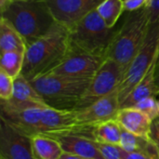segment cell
<instances>
[{
  "label": "cell",
  "instance_id": "obj_1",
  "mask_svg": "<svg viewBox=\"0 0 159 159\" xmlns=\"http://www.w3.org/2000/svg\"><path fill=\"white\" fill-rule=\"evenodd\" d=\"M69 52L68 29L56 22L48 34L26 48L21 75L31 81L48 74Z\"/></svg>",
  "mask_w": 159,
  "mask_h": 159
},
{
  "label": "cell",
  "instance_id": "obj_2",
  "mask_svg": "<svg viewBox=\"0 0 159 159\" xmlns=\"http://www.w3.org/2000/svg\"><path fill=\"white\" fill-rule=\"evenodd\" d=\"M1 12V19L13 27L26 46L44 36L56 23L43 0L11 2Z\"/></svg>",
  "mask_w": 159,
  "mask_h": 159
},
{
  "label": "cell",
  "instance_id": "obj_3",
  "mask_svg": "<svg viewBox=\"0 0 159 159\" xmlns=\"http://www.w3.org/2000/svg\"><path fill=\"white\" fill-rule=\"evenodd\" d=\"M151 26L146 7L129 12L117 29L106 58L114 60L125 71L143 46Z\"/></svg>",
  "mask_w": 159,
  "mask_h": 159
},
{
  "label": "cell",
  "instance_id": "obj_4",
  "mask_svg": "<svg viewBox=\"0 0 159 159\" xmlns=\"http://www.w3.org/2000/svg\"><path fill=\"white\" fill-rule=\"evenodd\" d=\"M116 31L108 27L95 9L68 29L70 50L106 59Z\"/></svg>",
  "mask_w": 159,
  "mask_h": 159
},
{
  "label": "cell",
  "instance_id": "obj_5",
  "mask_svg": "<svg viewBox=\"0 0 159 159\" xmlns=\"http://www.w3.org/2000/svg\"><path fill=\"white\" fill-rule=\"evenodd\" d=\"M90 80L49 73L30 82L48 106L61 110H75Z\"/></svg>",
  "mask_w": 159,
  "mask_h": 159
},
{
  "label": "cell",
  "instance_id": "obj_6",
  "mask_svg": "<svg viewBox=\"0 0 159 159\" xmlns=\"http://www.w3.org/2000/svg\"><path fill=\"white\" fill-rule=\"evenodd\" d=\"M159 56V21L151 23L147 37L139 53L128 67L117 89L120 103L146 75Z\"/></svg>",
  "mask_w": 159,
  "mask_h": 159
},
{
  "label": "cell",
  "instance_id": "obj_7",
  "mask_svg": "<svg viewBox=\"0 0 159 159\" xmlns=\"http://www.w3.org/2000/svg\"><path fill=\"white\" fill-rule=\"evenodd\" d=\"M124 75V69L117 62L106 58L91 78L75 111L87 108L97 101L116 91L123 80Z\"/></svg>",
  "mask_w": 159,
  "mask_h": 159
},
{
  "label": "cell",
  "instance_id": "obj_8",
  "mask_svg": "<svg viewBox=\"0 0 159 159\" xmlns=\"http://www.w3.org/2000/svg\"><path fill=\"white\" fill-rule=\"evenodd\" d=\"M45 106L30 102L1 101L0 117L15 129L32 137L41 133V113Z\"/></svg>",
  "mask_w": 159,
  "mask_h": 159
},
{
  "label": "cell",
  "instance_id": "obj_9",
  "mask_svg": "<svg viewBox=\"0 0 159 159\" xmlns=\"http://www.w3.org/2000/svg\"><path fill=\"white\" fill-rule=\"evenodd\" d=\"M55 21L67 29L72 28L104 0H43Z\"/></svg>",
  "mask_w": 159,
  "mask_h": 159
},
{
  "label": "cell",
  "instance_id": "obj_10",
  "mask_svg": "<svg viewBox=\"0 0 159 159\" xmlns=\"http://www.w3.org/2000/svg\"><path fill=\"white\" fill-rule=\"evenodd\" d=\"M104 60L102 57L70 50L63 61L50 73L78 79H91Z\"/></svg>",
  "mask_w": 159,
  "mask_h": 159
},
{
  "label": "cell",
  "instance_id": "obj_11",
  "mask_svg": "<svg viewBox=\"0 0 159 159\" xmlns=\"http://www.w3.org/2000/svg\"><path fill=\"white\" fill-rule=\"evenodd\" d=\"M0 158L34 159L31 137L15 129L3 119L0 122Z\"/></svg>",
  "mask_w": 159,
  "mask_h": 159
},
{
  "label": "cell",
  "instance_id": "obj_12",
  "mask_svg": "<svg viewBox=\"0 0 159 159\" xmlns=\"http://www.w3.org/2000/svg\"><path fill=\"white\" fill-rule=\"evenodd\" d=\"M121 103L117 90L97 101L87 108L76 112V119L80 125L96 126L102 122L115 119Z\"/></svg>",
  "mask_w": 159,
  "mask_h": 159
},
{
  "label": "cell",
  "instance_id": "obj_13",
  "mask_svg": "<svg viewBox=\"0 0 159 159\" xmlns=\"http://www.w3.org/2000/svg\"><path fill=\"white\" fill-rule=\"evenodd\" d=\"M80 124L75 110H61L45 106L41 113V133L47 136L69 134Z\"/></svg>",
  "mask_w": 159,
  "mask_h": 159
},
{
  "label": "cell",
  "instance_id": "obj_14",
  "mask_svg": "<svg viewBox=\"0 0 159 159\" xmlns=\"http://www.w3.org/2000/svg\"><path fill=\"white\" fill-rule=\"evenodd\" d=\"M115 119L123 129L137 136L150 139L153 120L142 111L134 107L120 108Z\"/></svg>",
  "mask_w": 159,
  "mask_h": 159
},
{
  "label": "cell",
  "instance_id": "obj_15",
  "mask_svg": "<svg viewBox=\"0 0 159 159\" xmlns=\"http://www.w3.org/2000/svg\"><path fill=\"white\" fill-rule=\"evenodd\" d=\"M59 142L63 152L71 153L84 159H104L97 143L91 139L75 135L49 136Z\"/></svg>",
  "mask_w": 159,
  "mask_h": 159
},
{
  "label": "cell",
  "instance_id": "obj_16",
  "mask_svg": "<svg viewBox=\"0 0 159 159\" xmlns=\"http://www.w3.org/2000/svg\"><path fill=\"white\" fill-rule=\"evenodd\" d=\"M157 61L152 65L143 80L134 88V89L129 93V95L121 102V108L134 107L139 102L145 98L152 97L156 95V81L155 75L157 70Z\"/></svg>",
  "mask_w": 159,
  "mask_h": 159
},
{
  "label": "cell",
  "instance_id": "obj_17",
  "mask_svg": "<svg viewBox=\"0 0 159 159\" xmlns=\"http://www.w3.org/2000/svg\"><path fill=\"white\" fill-rule=\"evenodd\" d=\"M120 147L128 153H143L154 159H159V153L156 144L151 139L132 134L125 129L122 131Z\"/></svg>",
  "mask_w": 159,
  "mask_h": 159
},
{
  "label": "cell",
  "instance_id": "obj_18",
  "mask_svg": "<svg viewBox=\"0 0 159 159\" xmlns=\"http://www.w3.org/2000/svg\"><path fill=\"white\" fill-rule=\"evenodd\" d=\"M31 143L34 159H59L63 153L59 142L47 135H34Z\"/></svg>",
  "mask_w": 159,
  "mask_h": 159
},
{
  "label": "cell",
  "instance_id": "obj_19",
  "mask_svg": "<svg viewBox=\"0 0 159 159\" xmlns=\"http://www.w3.org/2000/svg\"><path fill=\"white\" fill-rule=\"evenodd\" d=\"M123 129L116 119L107 120L95 126V142L110 145H119Z\"/></svg>",
  "mask_w": 159,
  "mask_h": 159
},
{
  "label": "cell",
  "instance_id": "obj_20",
  "mask_svg": "<svg viewBox=\"0 0 159 159\" xmlns=\"http://www.w3.org/2000/svg\"><path fill=\"white\" fill-rule=\"evenodd\" d=\"M26 44L20 34L4 20H0V51H26Z\"/></svg>",
  "mask_w": 159,
  "mask_h": 159
},
{
  "label": "cell",
  "instance_id": "obj_21",
  "mask_svg": "<svg viewBox=\"0 0 159 159\" xmlns=\"http://www.w3.org/2000/svg\"><path fill=\"white\" fill-rule=\"evenodd\" d=\"M11 100L16 102H30L46 104L31 82L21 74L14 79L13 96Z\"/></svg>",
  "mask_w": 159,
  "mask_h": 159
},
{
  "label": "cell",
  "instance_id": "obj_22",
  "mask_svg": "<svg viewBox=\"0 0 159 159\" xmlns=\"http://www.w3.org/2000/svg\"><path fill=\"white\" fill-rule=\"evenodd\" d=\"M25 52L5 51L0 55V70L15 79L22 71Z\"/></svg>",
  "mask_w": 159,
  "mask_h": 159
},
{
  "label": "cell",
  "instance_id": "obj_23",
  "mask_svg": "<svg viewBox=\"0 0 159 159\" xmlns=\"http://www.w3.org/2000/svg\"><path fill=\"white\" fill-rule=\"evenodd\" d=\"M124 10V0H104L97 7L98 13L110 28L115 27Z\"/></svg>",
  "mask_w": 159,
  "mask_h": 159
},
{
  "label": "cell",
  "instance_id": "obj_24",
  "mask_svg": "<svg viewBox=\"0 0 159 159\" xmlns=\"http://www.w3.org/2000/svg\"><path fill=\"white\" fill-rule=\"evenodd\" d=\"M134 108L147 115L153 121L159 118V107L155 96L143 99V101L139 102Z\"/></svg>",
  "mask_w": 159,
  "mask_h": 159
},
{
  "label": "cell",
  "instance_id": "obj_25",
  "mask_svg": "<svg viewBox=\"0 0 159 159\" xmlns=\"http://www.w3.org/2000/svg\"><path fill=\"white\" fill-rule=\"evenodd\" d=\"M14 79L0 70V99L1 101H9L13 96Z\"/></svg>",
  "mask_w": 159,
  "mask_h": 159
},
{
  "label": "cell",
  "instance_id": "obj_26",
  "mask_svg": "<svg viewBox=\"0 0 159 159\" xmlns=\"http://www.w3.org/2000/svg\"><path fill=\"white\" fill-rule=\"evenodd\" d=\"M97 145L104 159H123L124 150L119 145H110L100 143H97Z\"/></svg>",
  "mask_w": 159,
  "mask_h": 159
},
{
  "label": "cell",
  "instance_id": "obj_27",
  "mask_svg": "<svg viewBox=\"0 0 159 159\" xmlns=\"http://www.w3.org/2000/svg\"><path fill=\"white\" fill-rule=\"evenodd\" d=\"M145 7L148 11L151 23L157 22L159 20V0H148Z\"/></svg>",
  "mask_w": 159,
  "mask_h": 159
},
{
  "label": "cell",
  "instance_id": "obj_28",
  "mask_svg": "<svg viewBox=\"0 0 159 159\" xmlns=\"http://www.w3.org/2000/svg\"><path fill=\"white\" fill-rule=\"evenodd\" d=\"M148 0H124V7L128 12H132L144 7Z\"/></svg>",
  "mask_w": 159,
  "mask_h": 159
},
{
  "label": "cell",
  "instance_id": "obj_29",
  "mask_svg": "<svg viewBox=\"0 0 159 159\" xmlns=\"http://www.w3.org/2000/svg\"><path fill=\"white\" fill-rule=\"evenodd\" d=\"M150 139L156 144L159 153V118L156 119L152 123L151 132H150Z\"/></svg>",
  "mask_w": 159,
  "mask_h": 159
},
{
  "label": "cell",
  "instance_id": "obj_30",
  "mask_svg": "<svg viewBox=\"0 0 159 159\" xmlns=\"http://www.w3.org/2000/svg\"><path fill=\"white\" fill-rule=\"evenodd\" d=\"M124 150V149H123ZM123 159H154L150 157L149 156L143 154V153H138V152H134V153H128L124 150L123 152Z\"/></svg>",
  "mask_w": 159,
  "mask_h": 159
},
{
  "label": "cell",
  "instance_id": "obj_31",
  "mask_svg": "<svg viewBox=\"0 0 159 159\" xmlns=\"http://www.w3.org/2000/svg\"><path fill=\"white\" fill-rule=\"evenodd\" d=\"M59 159H84L81 157H78L76 155L71 154V153H67V152H63L62 155L60 157Z\"/></svg>",
  "mask_w": 159,
  "mask_h": 159
},
{
  "label": "cell",
  "instance_id": "obj_32",
  "mask_svg": "<svg viewBox=\"0 0 159 159\" xmlns=\"http://www.w3.org/2000/svg\"><path fill=\"white\" fill-rule=\"evenodd\" d=\"M155 81H156V94H157V93H159V64L157 65Z\"/></svg>",
  "mask_w": 159,
  "mask_h": 159
},
{
  "label": "cell",
  "instance_id": "obj_33",
  "mask_svg": "<svg viewBox=\"0 0 159 159\" xmlns=\"http://www.w3.org/2000/svg\"><path fill=\"white\" fill-rule=\"evenodd\" d=\"M11 2V0H0V11L5 9Z\"/></svg>",
  "mask_w": 159,
  "mask_h": 159
},
{
  "label": "cell",
  "instance_id": "obj_34",
  "mask_svg": "<svg viewBox=\"0 0 159 159\" xmlns=\"http://www.w3.org/2000/svg\"><path fill=\"white\" fill-rule=\"evenodd\" d=\"M155 97H156V99H157V104H158L159 107V93H157V94L155 95Z\"/></svg>",
  "mask_w": 159,
  "mask_h": 159
},
{
  "label": "cell",
  "instance_id": "obj_35",
  "mask_svg": "<svg viewBox=\"0 0 159 159\" xmlns=\"http://www.w3.org/2000/svg\"><path fill=\"white\" fill-rule=\"evenodd\" d=\"M12 2H15V1H28V0H11Z\"/></svg>",
  "mask_w": 159,
  "mask_h": 159
},
{
  "label": "cell",
  "instance_id": "obj_36",
  "mask_svg": "<svg viewBox=\"0 0 159 159\" xmlns=\"http://www.w3.org/2000/svg\"><path fill=\"white\" fill-rule=\"evenodd\" d=\"M157 64H159V56H158V59H157Z\"/></svg>",
  "mask_w": 159,
  "mask_h": 159
},
{
  "label": "cell",
  "instance_id": "obj_37",
  "mask_svg": "<svg viewBox=\"0 0 159 159\" xmlns=\"http://www.w3.org/2000/svg\"><path fill=\"white\" fill-rule=\"evenodd\" d=\"M0 159H3V158H0Z\"/></svg>",
  "mask_w": 159,
  "mask_h": 159
},
{
  "label": "cell",
  "instance_id": "obj_38",
  "mask_svg": "<svg viewBox=\"0 0 159 159\" xmlns=\"http://www.w3.org/2000/svg\"><path fill=\"white\" fill-rule=\"evenodd\" d=\"M158 21H159V20H158Z\"/></svg>",
  "mask_w": 159,
  "mask_h": 159
}]
</instances>
